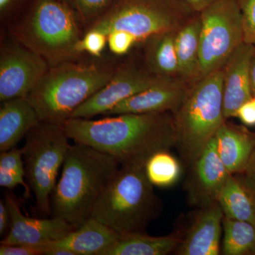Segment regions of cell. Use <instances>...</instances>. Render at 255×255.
<instances>
[{"instance_id": "cell-1", "label": "cell", "mask_w": 255, "mask_h": 255, "mask_svg": "<svg viewBox=\"0 0 255 255\" xmlns=\"http://www.w3.org/2000/svg\"><path fill=\"white\" fill-rule=\"evenodd\" d=\"M107 117L69 119L62 126L69 139L114 157L120 165L145 164L156 152L175 147L171 112Z\"/></svg>"}, {"instance_id": "cell-2", "label": "cell", "mask_w": 255, "mask_h": 255, "mask_svg": "<svg viewBox=\"0 0 255 255\" xmlns=\"http://www.w3.org/2000/svg\"><path fill=\"white\" fill-rule=\"evenodd\" d=\"M114 157L75 142L70 145L51 198V214L78 228L92 216L120 167Z\"/></svg>"}, {"instance_id": "cell-3", "label": "cell", "mask_w": 255, "mask_h": 255, "mask_svg": "<svg viewBox=\"0 0 255 255\" xmlns=\"http://www.w3.org/2000/svg\"><path fill=\"white\" fill-rule=\"evenodd\" d=\"M147 178L145 164L121 165L102 192L92 218L121 238L146 233L162 211V201Z\"/></svg>"}, {"instance_id": "cell-4", "label": "cell", "mask_w": 255, "mask_h": 255, "mask_svg": "<svg viewBox=\"0 0 255 255\" xmlns=\"http://www.w3.org/2000/svg\"><path fill=\"white\" fill-rule=\"evenodd\" d=\"M79 18L61 0H33L13 19L9 31L14 39L44 58L50 67L78 58Z\"/></svg>"}, {"instance_id": "cell-5", "label": "cell", "mask_w": 255, "mask_h": 255, "mask_svg": "<svg viewBox=\"0 0 255 255\" xmlns=\"http://www.w3.org/2000/svg\"><path fill=\"white\" fill-rule=\"evenodd\" d=\"M116 70L102 64L65 62L50 67L26 98L41 122L63 125L110 81Z\"/></svg>"}, {"instance_id": "cell-6", "label": "cell", "mask_w": 255, "mask_h": 255, "mask_svg": "<svg viewBox=\"0 0 255 255\" xmlns=\"http://www.w3.org/2000/svg\"><path fill=\"white\" fill-rule=\"evenodd\" d=\"M223 90L221 68L191 84L182 104L172 113L176 135L174 147L187 168L226 121Z\"/></svg>"}, {"instance_id": "cell-7", "label": "cell", "mask_w": 255, "mask_h": 255, "mask_svg": "<svg viewBox=\"0 0 255 255\" xmlns=\"http://www.w3.org/2000/svg\"><path fill=\"white\" fill-rule=\"evenodd\" d=\"M196 14L183 0H114L89 30L107 36L122 30L138 43L156 33L177 31Z\"/></svg>"}, {"instance_id": "cell-8", "label": "cell", "mask_w": 255, "mask_h": 255, "mask_svg": "<svg viewBox=\"0 0 255 255\" xmlns=\"http://www.w3.org/2000/svg\"><path fill=\"white\" fill-rule=\"evenodd\" d=\"M21 151L27 184L40 215L51 214V198L70 144L63 126L41 122L25 137Z\"/></svg>"}, {"instance_id": "cell-9", "label": "cell", "mask_w": 255, "mask_h": 255, "mask_svg": "<svg viewBox=\"0 0 255 255\" xmlns=\"http://www.w3.org/2000/svg\"><path fill=\"white\" fill-rule=\"evenodd\" d=\"M200 78L223 68L244 39L241 10L236 0H219L199 12Z\"/></svg>"}, {"instance_id": "cell-10", "label": "cell", "mask_w": 255, "mask_h": 255, "mask_svg": "<svg viewBox=\"0 0 255 255\" xmlns=\"http://www.w3.org/2000/svg\"><path fill=\"white\" fill-rule=\"evenodd\" d=\"M50 66L41 55L14 39L1 46L0 101L26 98Z\"/></svg>"}, {"instance_id": "cell-11", "label": "cell", "mask_w": 255, "mask_h": 255, "mask_svg": "<svg viewBox=\"0 0 255 255\" xmlns=\"http://www.w3.org/2000/svg\"><path fill=\"white\" fill-rule=\"evenodd\" d=\"M150 73L146 67L123 65L116 70L110 81L76 109L70 119H90L105 115L120 102L159 83L164 79Z\"/></svg>"}, {"instance_id": "cell-12", "label": "cell", "mask_w": 255, "mask_h": 255, "mask_svg": "<svg viewBox=\"0 0 255 255\" xmlns=\"http://www.w3.org/2000/svg\"><path fill=\"white\" fill-rule=\"evenodd\" d=\"M187 170L184 186L189 205L200 209L218 202L231 174L220 158L214 137Z\"/></svg>"}, {"instance_id": "cell-13", "label": "cell", "mask_w": 255, "mask_h": 255, "mask_svg": "<svg viewBox=\"0 0 255 255\" xmlns=\"http://www.w3.org/2000/svg\"><path fill=\"white\" fill-rule=\"evenodd\" d=\"M10 215L9 234L1 241L5 246H43L59 241L76 229L75 226L58 218L33 219L24 216L17 201L6 193L4 196Z\"/></svg>"}, {"instance_id": "cell-14", "label": "cell", "mask_w": 255, "mask_h": 255, "mask_svg": "<svg viewBox=\"0 0 255 255\" xmlns=\"http://www.w3.org/2000/svg\"><path fill=\"white\" fill-rule=\"evenodd\" d=\"M255 45L243 42L223 67V114L225 119L236 117L243 104L253 98L251 63Z\"/></svg>"}, {"instance_id": "cell-15", "label": "cell", "mask_w": 255, "mask_h": 255, "mask_svg": "<svg viewBox=\"0 0 255 255\" xmlns=\"http://www.w3.org/2000/svg\"><path fill=\"white\" fill-rule=\"evenodd\" d=\"M191 84L169 78L120 102L105 114H149L174 112L182 104Z\"/></svg>"}, {"instance_id": "cell-16", "label": "cell", "mask_w": 255, "mask_h": 255, "mask_svg": "<svg viewBox=\"0 0 255 255\" xmlns=\"http://www.w3.org/2000/svg\"><path fill=\"white\" fill-rule=\"evenodd\" d=\"M223 217L219 201L196 209L190 226L184 234L182 233V241L174 255H219Z\"/></svg>"}, {"instance_id": "cell-17", "label": "cell", "mask_w": 255, "mask_h": 255, "mask_svg": "<svg viewBox=\"0 0 255 255\" xmlns=\"http://www.w3.org/2000/svg\"><path fill=\"white\" fill-rule=\"evenodd\" d=\"M121 237L110 228L90 217L59 241L41 246L46 252L53 248L65 249L75 255H103Z\"/></svg>"}, {"instance_id": "cell-18", "label": "cell", "mask_w": 255, "mask_h": 255, "mask_svg": "<svg viewBox=\"0 0 255 255\" xmlns=\"http://www.w3.org/2000/svg\"><path fill=\"white\" fill-rule=\"evenodd\" d=\"M220 158L231 174L244 172L255 147V132L225 122L214 136Z\"/></svg>"}, {"instance_id": "cell-19", "label": "cell", "mask_w": 255, "mask_h": 255, "mask_svg": "<svg viewBox=\"0 0 255 255\" xmlns=\"http://www.w3.org/2000/svg\"><path fill=\"white\" fill-rule=\"evenodd\" d=\"M27 99H11L1 102L0 108V152L16 147L28 132L41 123Z\"/></svg>"}, {"instance_id": "cell-20", "label": "cell", "mask_w": 255, "mask_h": 255, "mask_svg": "<svg viewBox=\"0 0 255 255\" xmlns=\"http://www.w3.org/2000/svg\"><path fill=\"white\" fill-rule=\"evenodd\" d=\"M199 13L194 15L177 30L175 37L179 78L192 84L200 79V34Z\"/></svg>"}, {"instance_id": "cell-21", "label": "cell", "mask_w": 255, "mask_h": 255, "mask_svg": "<svg viewBox=\"0 0 255 255\" xmlns=\"http://www.w3.org/2000/svg\"><path fill=\"white\" fill-rule=\"evenodd\" d=\"M224 216L255 223V191L241 174H231L219 198Z\"/></svg>"}, {"instance_id": "cell-22", "label": "cell", "mask_w": 255, "mask_h": 255, "mask_svg": "<svg viewBox=\"0 0 255 255\" xmlns=\"http://www.w3.org/2000/svg\"><path fill=\"white\" fill-rule=\"evenodd\" d=\"M177 31L156 33L143 41L145 67L150 73L164 78H179L175 50Z\"/></svg>"}, {"instance_id": "cell-23", "label": "cell", "mask_w": 255, "mask_h": 255, "mask_svg": "<svg viewBox=\"0 0 255 255\" xmlns=\"http://www.w3.org/2000/svg\"><path fill=\"white\" fill-rule=\"evenodd\" d=\"M182 239L180 231L161 237L146 233L129 235L121 238L103 255H167L175 252Z\"/></svg>"}, {"instance_id": "cell-24", "label": "cell", "mask_w": 255, "mask_h": 255, "mask_svg": "<svg viewBox=\"0 0 255 255\" xmlns=\"http://www.w3.org/2000/svg\"><path fill=\"white\" fill-rule=\"evenodd\" d=\"M223 229L221 254L255 255V223L224 216Z\"/></svg>"}, {"instance_id": "cell-25", "label": "cell", "mask_w": 255, "mask_h": 255, "mask_svg": "<svg viewBox=\"0 0 255 255\" xmlns=\"http://www.w3.org/2000/svg\"><path fill=\"white\" fill-rule=\"evenodd\" d=\"M182 164L169 150L159 151L151 156L146 162V174L152 185L159 187H171L180 179Z\"/></svg>"}, {"instance_id": "cell-26", "label": "cell", "mask_w": 255, "mask_h": 255, "mask_svg": "<svg viewBox=\"0 0 255 255\" xmlns=\"http://www.w3.org/2000/svg\"><path fill=\"white\" fill-rule=\"evenodd\" d=\"M75 11L80 21H95L114 0H61Z\"/></svg>"}, {"instance_id": "cell-27", "label": "cell", "mask_w": 255, "mask_h": 255, "mask_svg": "<svg viewBox=\"0 0 255 255\" xmlns=\"http://www.w3.org/2000/svg\"><path fill=\"white\" fill-rule=\"evenodd\" d=\"M107 44V36L95 30H88L80 42L77 49L78 53H87L95 57H100Z\"/></svg>"}, {"instance_id": "cell-28", "label": "cell", "mask_w": 255, "mask_h": 255, "mask_svg": "<svg viewBox=\"0 0 255 255\" xmlns=\"http://www.w3.org/2000/svg\"><path fill=\"white\" fill-rule=\"evenodd\" d=\"M243 18L245 42L255 45V0H236Z\"/></svg>"}, {"instance_id": "cell-29", "label": "cell", "mask_w": 255, "mask_h": 255, "mask_svg": "<svg viewBox=\"0 0 255 255\" xmlns=\"http://www.w3.org/2000/svg\"><path fill=\"white\" fill-rule=\"evenodd\" d=\"M136 38L130 33L122 30L112 31L107 36V45L112 53L122 55L128 53L135 43Z\"/></svg>"}, {"instance_id": "cell-30", "label": "cell", "mask_w": 255, "mask_h": 255, "mask_svg": "<svg viewBox=\"0 0 255 255\" xmlns=\"http://www.w3.org/2000/svg\"><path fill=\"white\" fill-rule=\"evenodd\" d=\"M0 168L15 171L26 176L22 151L16 147L1 152L0 154Z\"/></svg>"}, {"instance_id": "cell-31", "label": "cell", "mask_w": 255, "mask_h": 255, "mask_svg": "<svg viewBox=\"0 0 255 255\" xmlns=\"http://www.w3.org/2000/svg\"><path fill=\"white\" fill-rule=\"evenodd\" d=\"M33 0H0V17L2 21H12L21 14Z\"/></svg>"}, {"instance_id": "cell-32", "label": "cell", "mask_w": 255, "mask_h": 255, "mask_svg": "<svg viewBox=\"0 0 255 255\" xmlns=\"http://www.w3.org/2000/svg\"><path fill=\"white\" fill-rule=\"evenodd\" d=\"M26 176L13 170L0 168V186L6 189H13L16 186H23L25 189L24 197H31V190L24 181Z\"/></svg>"}, {"instance_id": "cell-33", "label": "cell", "mask_w": 255, "mask_h": 255, "mask_svg": "<svg viewBox=\"0 0 255 255\" xmlns=\"http://www.w3.org/2000/svg\"><path fill=\"white\" fill-rule=\"evenodd\" d=\"M44 255V249L41 246H0V255Z\"/></svg>"}, {"instance_id": "cell-34", "label": "cell", "mask_w": 255, "mask_h": 255, "mask_svg": "<svg viewBox=\"0 0 255 255\" xmlns=\"http://www.w3.org/2000/svg\"><path fill=\"white\" fill-rule=\"evenodd\" d=\"M236 117L248 127L255 126V101L254 98L248 101L240 107Z\"/></svg>"}, {"instance_id": "cell-35", "label": "cell", "mask_w": 255, "mask_h": 255, "mask_svg": "<svg viewBox=\"0 0 255 255\" xmlns=\"http://www.w3.org/2000/svg\"><path fill=\"white\" fill-rule=\"evenodd\" d=\"M241 174L250 187L255 191V147L244 172Z\"/></svg>"}, {"instance_id": "cell-36", "label": "cell", "mask_w": 255, "mask_h": 255, "mask_svg": "<svg viewBox=\"0 0 255 255\" xmlns=\"http://www.w3.org/2000/svg\"><path fill=\"white\" fill-rule=\"evenodd\" d=\"M10 226V215L9 209L4 199L0 201V235L3 236Z\"/></svg>"}, {"instance_id": "cell-37", "label": "cell", "mask_w": 255, "mask_h": 255, "mask_svg": "<svg viewBox=\"0 0 255 255\" xmlns=\"http://www.w3.org/2000/svg\"><path fill=\"white\" fill-rule=\"evenodd\" d=\"M183 1L187 3L196 13H199L219 0H183Z\"/></svg>"}, {"instance_id": "cell-38", "label": "cell", "mask_w": 255, "mask_h": 255, "mask_svg": "<svg viewBox=\"0 0 255 255\" xmlns=\"http://www.w3.org/2000/svg\"><path fill=\"white\" fill-rule=\"evenodd\" d=\"M251 85L253 97H255V51L251 63Z\"/></svg>"}, {"instance_id": "cell-39", "label": "cell", "mask_w": 255, "mask_h": 255, "mask_svg": "<svg viewBox=\"0 0 255 255\" xmlns=\"http://www.w3.org/2000/svg\"><path fill=\"white\" fill-rule=\"evenodd\" d=\"M253 98H254V100H255V97H253Z\"/></svg>"}]
</instances>
